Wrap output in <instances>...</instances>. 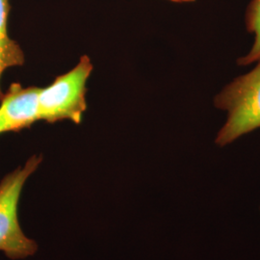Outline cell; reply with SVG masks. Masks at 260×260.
Wrapping results in <instances>:
<instances>
[{
	"mask_svg": "<svg viewBox=\"0 0 260 260\" xmlns=\"http://www.w3.org/2000/svg\"><path fill=\"white\" fill-rule=\"evenodd\" d=\"M214 106L226 118L215 144L223 148L260 128V61L248 74L225 85L214 98Z\"/></svg>",
	"mask_w": 260,
	"mask_h": 260,
	"instance_id": "1",
	"label": "cell"
},
{
	"mask_svg": "<svg viewBox=\"0 0 260 260\" xmlns=\"http://www.w3.org/2000/svg\"><path fill=\"white\" fill-rule=\"evenodd\" d=\"M91 59L84 55L73 70L57 76L39 93V121H71L79 124L87 110V81L93 72Z\"/></svg>",
	"mask_w": 260,
	"mask_h": 260,
	"instance_id": "2",
	"label": "cell"
},
{
	"mask_svg": "<svg viewBox=\"0 0 260 260\" xmlns=\"http://www.w3.org/2000/svg\"><path fill=\"white\" fill-rule=\"evenodd\" d=\"M42 161V155H33L24 166L0 181V251L10 259L26 258L38 250L37 243L28 238L19 225L18 207L23 186Z\"/></svg>",
	"mask_w": 260,
	"mask_h": 260,
	"instance_id": "3",
	"label": "cell"
},
{
	"mask_svg": "<svg viewBox=\"0 0 260 260\" xmlns=\"http://www.w3.org/2000/svg\"><path fill=\"white\" fill-rule=\"evenodd\" d=\"M39 87L10 85L0 98V135L29 128L39 121Z\"/></svg>",
	"mask_w": 260,
	"mask_h": 260,
	"instance_id": "4",
	"label": "cell"
},
{
	"mask_svg": "<svg viewBox=\"0 0 260 260\" xmlns=\"http://www.w3.org/2000/svg\"><path fill=\"white\" fill-rule=\"evenodd\" d=\"M10 11V0H0V80L8 69L20 67L25 61L22 48L8 33ZM1 95L0 91V98Z\"/></svg>",
	"mask_w": 260,
	"mask_h": 260,
	"instance_id": "5",
	"label": "cell"
},
{
	"mask_svg": "<svg viewBox=\"0 0 260 260\" xmlns=\"http://www.w3.org/2000/svg\"><path fill=\"white\" fill-rule=\"evenodd\" d=\"M245 23L249 33L253 35V43L247 54L237 60L239 66H249L260 61V0H251L245 14Z\"/></svg>",
	"mask_w": 260,
	"mask_h": 260,
	"instance_id": "6",
	"label": "cell"
},
{
	"mask_svg": "<svg viewBox=\"0 0 260 260\" xmlns=\"http://www.w3.org/2000/svg\"><path fill=\"white\" fill-rule=\"evenodd\" d=\"M176 3H190V2H194L195 0H170Z\"/></svg>",
	"mask_w": 260,
	"mask_h": 260,
	"instance_id": "7",
	"label": "cell"
}]
</instances>
